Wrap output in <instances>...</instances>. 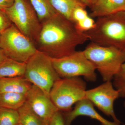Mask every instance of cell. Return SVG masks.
I'll use <instances>...</instances> for the list:
<instances>
[{
	"label": "cell",
	"mask_w": 125,
	"mask_h": 125,
	"mask_svg": "<svg viewBox=\"0 0 125 125\" xmlns=\"http://www.w3.org/2000/svg\"><path fill=\"white\" fill-rule=\"evenodd\" d=\"M83 2L87 7H89L90 9L92 7L93 5L96 1V0H80Z\"/></svg>",
	"instance_id": "27"
},
{
	"label": "cell",
	"mask_w": 125,
	"mask_h": 125,
	"mask_svg": "<svg viewBox=\"0 0 125 125\" xmlns=\"http://www.w3.org/2000/svg\"><path fill=\"white\" fill-rule=\"evenodd\" d=\"M104 82L113 80L125 62V51L91 42L83 51Z\"/></svg>",
	"instance_id": "3"
},
{
	"label": "cell",
	"mask_w": 125,
	"mask_h": 125,
	"mask_svg": "<svg viewBox=\"0 0 125 125\" xmlns=\"http://www.w3.org/2000/svg\"><path fill=\"white\" fill-rule=\"evenodd\" d=\"M20 124L18 110L0 107V125H17Z\"/></svg>",
	"instance_id": "19"
},
{
	"label": "cell",
	"mask_w": 125,
	"mask_h": 125,
	"mask_svg": "<svg viewBox=\"0 0 125 125\" xmlns=\"http://www.w3.org/2000/svg\"><path fill=\"white\" fill-rule=\"evenodd\" d=\"M54 69L61 78L83 76L88 81L97 79L96 67L83 51H75L61 58H52Z\"/></svg>",
	"instance_id": "8"
},
{
	"label": "cell",
	"mask_w": 125,
	"mask_h": 125,
	"mask_svg": "<svg viewBox=\"0 0 125 125\" xmlns=\"http://www.w3.org/2000/svg\"><path fill=\"white\" fill-rule=\"evenodd\" d=\"M24 76L49 96L54 83L61 78L54 69L51 58L38 50L27 62Z\"/></svg>",
	"instance_id": "5"
},
{
	"label": "cell",
	"mask_w": 125,
	"mask_h": 125,
	"mask_svg": "<svg viewBox=\"0 0 125 125\" xmlns=\"http://www.w3.org/2000/svg\"><path fill=\"white\" fill-rule=\"evenodd\" d=\"M26 102L25 94L10 92L0 93V107L18 110Z\"/></svg>",
	"instance_id": "16"
},
{
	"label": "cell",
	"mask_w": 125,
	"mask_h": 125,
	"mask_svg": "<svg viewBox=\"0 0 125 125\" xmlns=\"http://www.w3.org/2000/svg\"><path fill=\"white\" fill-rule=\"evenodd\" d=\"M13 24L7 15L0 10V32L1 33Z\"/></svg>",
	"instance_id": "23"
},
{
	"label": "cell",
	"mask_w": 125,
	"mask_h": 125,
	"mask_svg": "<svg viewBox=\"0 0 125 125\" xmlns=\"http://www.w3.org/2000/svg\"><path fill=\"white\" fill-rule=\"evenodd\" d=\"M48 125H66L64 115L60 111H58L49 121Z\"/></svg>",
	"instance_id": "24"
},
{
	"label": "cell",
	"mask_w": 125,
	"mask_h": 125,
	"mask_svg": "<svg viewBox=\"0 0 125 125\" xmlns=\"http://www.w3.org/2000/svg\"><path fill=\"white\" fill-rule=\"evenodd\" d=\"M57 13L72 21V13L78 7L86 9L87 6L80 0H48Z\"/></svg>",
	"instance_id": "15"
},
{
	"label": "cell",
	"mask_w": 125,
	"mask_h": 125,
	"mask_svg": "<svg viewBox=\"0 0 125 125\" xmlns=\"http://www.w3.org/2000/svg\"><path fill=\"white\" fill-rule=\"evenodd\" d=\"M85 8L78 7L74 10L72 13V19L74 23L83 20L88 16Z\"/></svg>",
	"instance_id": "22"
},
{
	"label": "cell",
	"mask_w": 125,
	"mask_h": 125,
	"mask_svg": "<svg viewBox=\"0 0 125 125\" xmlns=\"http://www.w3.org/2000/svg\"><path fill=\"white\" fill-rule=\"evenodd\" d=\"M1 35V33L0 32V40Z\"/></svg>",
	"instance_id": "28"
},
{
	"label": "cell",
	"mask_w": 125,
	"mask_h": 125,
	"mask_svg": "<svg viewBox=\"0 0 125 125\" xmlns=\"http://www.w3.org/2000/svg\"><path fill=\"white\" fill-rule=\"evenodd\" d=\"M7 58L4 51L0 48V65Z\"/></svg>",
	"instance_id": "26"
},
{
	"label": "cell",
	"mask_w": 125,
	"mask_h": 125,
	"mask_svg": "<svg viewBox=\"0 0 125 125\" xmlns=\"http://www.w3.org/2000/svg\"><path fill=\"white\" fill-rule=\"evenodd\" d=\"M119 97V92L114 88L112 81H106L96 88L87 90L85 93V98L105 115L111 117L114 122L121 123L114 109V102Z\"/></svg>",
	"instance_id": "9"
},
{
	"label": "cell",
	"mask_w": 125,
	"mask_h": 125,
	"mask_svg": "<svg viewBox=\"0 0 125 125\" xmlns=\"http://www.w3.org/2000/svg\"><path fill=\"white\" fill-rule=\"evenodd\" d=\"M32 84L24 76L0 78V93L10 92L26 94Z\"/></svg>",
	"instance_id": "13"
},
{
	"label": "cell",
	"mask_w": 125,
	"mask_h": 125,
	"mask_svg": "<svg viewBox=\"0 0 125 125\" xmlns=\"http://www.w3.org/2000/svg\"><path fill=\"white\" fill-rule=\"evenodd\" d=\"M95 21L89 15L75 24L76 28L81 32H87L93 28Z\"/></svg>",
	"instance_id": "21"
},
{
	"label": "cell",
	"mask_w": 125,
	"mask_h": 125,
	"mask_svg": "<svg viewBox=\"0 0 125 125\" xmlns=\"http://www.w3.org/2000/svg\"><path fill=\"white\" fill-rule=\"evenodd\" d=\"M19 115L20 124L22 125H48L31 109L26 102L18 109Z\"/></svg>",
	"instance_id": "17"
},
{
	"label": "cell",
	"mask_w": 125,
	"mask_h": 125,
	"mask_svg": "<svg viewBox=\"0 0 125 125\" xmlns=\"http://www.w3.org/2000/svg\"><path fill=\"white\" fill-rule=\"evenodd\" d=\"M25 95L26 102L31 109L48 124L54 114L59 111L50 97L36 85L32 84Z\"/></svg>",
	"instance_id": "10"
},
{
	"label": "cell",
	"mask_w": 125,
	"mask_h": 125,
	"mask_svg": "<svg viewBox=\"0 0 125 125\" xmlns=\"http://www.w3.org/2000/svg\"><path fill=\"white\" fill-rule=\"evenodd\" d=\"M75 104L73 109L63 115L66 125H71L72 122L80 116H88L95 119L102 125H121V123L110 121L104 118L94 109V104L87 98L82 99Z\"/></svg>",
	"instance_id": "11"
},
{
	"label": "cell",
	"mask_w": 125,
	"mask_h": 125,
	"mask_svg": "<svg viewBox=\"0 0 125 125\" xmlns=\"http://www.w3.org/2000/svg\"><path fill=\"white\" fill-rule=\"evenodd\" d=\"M0 48L8 58L26 63L38 50L34 43L13 24L1 33Z\"/></svg>",
	"instance_id": "7"
},
{
	"label": "cell",
	"mask_w": 125,
	"mask_h": 125,
	"mask_svg": "<svg viewBox=\"0 0 125 125\" xmlns=\"http://www.w3.org/2000/svg\"><path fill=\"white\" fill-rule=\"evenodd\" d=\"M41 24L57 13L48 0H29Z\"/></svg>",
	"instance_id": "18"
},
{
	"label": "cell",
	"mask_w": 125,
	"mask_h": 125,
	"mask_svg": "<svg viewBox=\"0 0 125 125\" xmlns=\"http://www.w3.org/2000/svg\"><path fill=\"white\" fill-rule=\"evenodd\" d=\"M113 80V86L119 92L120 97L125 98V62Z\"/></svg>",
	"instance_id": "20"
},
{
	"label": "cell",
	"mask_w": 125,
	"mask_h": 125,
	"mask_svg": "<svg viewBox=\"0 0 125 125\" xmlns=\"http://www.w3.org/2000/svg\"><path fill=\"white\" fill-rule=\"evenodd\" d=\"M90 9L92 18L110 15L125 11V0H96Z\"/></svg>",
	"instance_id": "12"
},
{
	"label": "cell",
	"mask_w": 125,
	"mask_h": 125,
	"mask_svg": "<svg viewBox=\"0 0 125 125\" xmlns=\"http://www.w3.org/2000/svg\"><path fill=\"white\" fill-rule=\"evenodd\" d=\"M15 0H0V10L4 11L13 4Z\"/></svg>",
	"instance_id": "25"
},
{
	"label": "cell",
	"mask_w": 125,
	"mask_h": 125,
	"mask_svg": "<svg viewBox=\"0 0 125 125\" xmlns=\"http://www.w3.org/2000/svg\"><path fill=\"white\" fill-rule=\"evenodd\" d=\"M21 125V124H18V125Z\"/></svg>",
	"instance_id": "30"
},
{
	"label": "cell",
	"mask_w": 125,
	"mask_h": 125,
	"mask_svg": "<svg viewBox=\"0 0 125 125\" xmlns=\"http://www.w3.org/2000/svg\"><path fill=\"white\" fill-rule=\"evenodd\" d=\"M4 11L18 29L35 44L42 24L28 0H15L13 4Z\"/></svg>",
	"instance_id": "6"
},
{
	"label": "cell",
	"mask_w": 125,
	"mask_h": 125,
	"mask_svg": "<svg viewBox=\"0 0 125 125\" xmlns=\"http://www.w3.org/2000/svg\"><path fill=\"white\" fill-rule=\"evenodd\" d=\"M27 63L7 58L0 65V78L24 76Z\"/></svg>",
	"instance_id": "14"
},
{
	"label": "cell",
	"mask_w": 125,
	"mask_h": 125,
	"mask_svg": "<svg viewBox=\"0 0 125 125\" xmlns=\"http://www.w3.org/2000/svg\"><path fill=\"white\" fill-rule=\"evenodd\" d=\"M84 33L91 42L125 51V11L97 18L93 28Z\"/></svg>",
	"instance_id": "2"
},
{
	"label": "cell",
	"mask_w": 125,
	"mask_h": 125,
	"mask_svg": "<svg viewBox=\"0 0 125 125\" xmlns=\"http://www.w3.org/2000/svg\"><path fill=\"white\" fill-rule=\"evenodd\" d=\"M88 40L87 35L73 22L57 13L42 24L35 45L38 50L51 58H58L73 53Z\"/></svg>",
	"instance_id": "1"
},
{
	"label": "cell",
	"mask_w": 125,
	"mask_h": 125,
	"mask_svg": "<svg viewBox=\"0 0 125 125\" xmlns=\"http://www.w3.org/2000/svg\"><path fill=\"white\" fill-rule=\"evenodd\" d=\"M124 106H125V103H124Z\"/></svg>",
	"instance_id": "29"
},
{
	"label": "cell",
	"mask_w": 125,
	"mask_h": 125,
	"mask_svg": "<svg viewBox=\"0 0 125 125\" xmlns=\"http://www.w3.org/2000/svg\"><path fill=\"white\" fill-rule=\"evenodd\" d=\"M87 86L79 77L61 78L54 83L49 97L59 111L68 112L79 101L85 98Z\"/></svg>",
	"instance_id": "4"
}]
</instances>
